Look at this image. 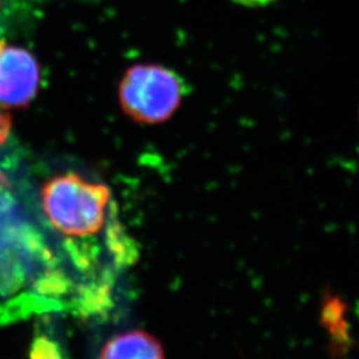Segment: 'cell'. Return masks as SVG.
<instances>
[{
  "label": "cell",
  "instance_id": "cell-5",
  "mask_svg": "<svg viewBox=\"0 0 359 359\" xmlns=\"http://www.w3.org/2000/svg\"><path fill=\"white\" fill-rule=\"evenodd\" d=\"M32 359H65L60 347L48 337H39L32 348Z\"/></svg>",
  "mask_w": 359,
  "mask_h": 359
},
{
  "label": "cell",
  "instance_id": "cell-2",
  "mask_svg": "<svg viewBox=\"0 0 359 359\" xmlns=\"http://www.w3.org/2000/svg\"><path fill=\"white\" fill-rule=\"evenodd\" d=\"M187 93L185 80L158 65H137L127 69L118 86V100L127 115L142 124L169 120Z\"/></svg>",
  "mask_w": 359,
  "mask_h": 359
},
{
  "label": "cell",
  "instance_id": "cell-3",
  "mask_svg": "<svg viewBox=\"0 0 359 359\" xmlns=\"http://www.w3.org/2000/svg\"><path fill=\"white\" fill-rule=\"evenodd\" d=\"M39 83L40 68L34 55L0 41V107H25L35 97Z\"/></svg>",
  "mask_w": 359,
  "mask_h": 359
},
{
  "label": "cell",
  "instance_id": "cell-1",
  "mask_svg": "<svg viewBox=\"0 0 359 359\" xmlns=\"http://www.w3.org/2000/svg\"><path fill=\"white\" fill-rule=\"evenodd\" d=\"M109 201L111 192L107 185L77 173L55 176L41 189L47 221L59 234L71 238L93 237L103 231Z\"/></svg>",
  "mask_w": 359,
  "mask_h": 359
},
{
  "label": "cell",
  "instance_id": "cell-6",
  "mask_svg": "<svg viewBox=\"0 0 359 359\" xmlns=\"http://www.w3.org/2000/svg\"><path fill=\"white\" fill-rule=\"evenodd\" d=\"M10 132V118L0 111V144L4 142Z\"/></svg>",
  "mask_w": 359,
  "mask_h": 359
},
{
  "label": "cell",
  "instance_id": "cell-7",
  "mask_svg": "<svg viewBox=\"0 0 359 359\" xmlns=\"http://www.w3.org/2000/svg\"><path fill=\"white\" fill-rule=\"evenodd\" d=\"M238 4H243V6H248V7H261V6H266L270 4L276 0H233Z\"/></svg>",
  "mask_w": 359,
  "mask_h": 359
},
{
  "label": "cell",
  "instance_id": "cell-4",
  "mask_svg": "<svg viewBox=\"0 0 359 359\" xmlns=\"http://www.w3.org/2000/svg\"><path fill=\"white\" fill-rule=\"evenodd\" d=\"M100 359H165L160 342L144 332H129L112 338Z\"/></svg>",
  "mask_w": 359,
  "mask_h": 359
}]
</instances>
